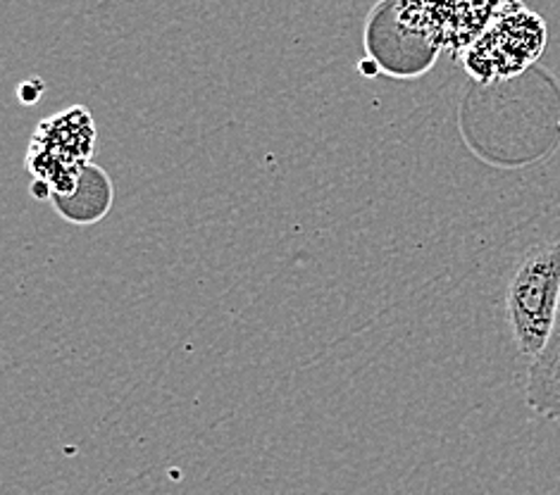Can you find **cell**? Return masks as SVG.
Returning a JSON list of instances; mask_svg holds the SVG:
<instances>
[{"mask_svg":"<svg viewBox=\"0 0 560 495\" xmlns=\"http://www.w3.org/2000/svg\"><path fill=\"white\" fill-rule=\"evenodd\" d=\"M560 310V240L539 244L517 262L505 288V315L517 351L535 360L549 343Z\"/></svg>","mask_w":560,"mask_h":495,"instance_id":"cell-1","label":"cell"},{"mask_svg":"<svg viewBox=\"0 0 560 495\" xmlns=\"http://www.w3.org/2000/svg\"><path fill=\"white\" fill-rule=\"evenodd\" d=\"M546 48V24L520 0H503L487 30L460 52L475 82L493 84L523 74Z\"/></svg>","mask_w":560,"mask_h":495,"instance_id":"cell-2","label":"cell"},{"mask_svg":"<svg viewBox=\"0 0 560 495\" xmlns=\"http://www.w3.org/2000/svg\"><path fill=\"white\" fill-rule=\"evenodd\" d=\"M96 129L84 108H70L36 127L26 167L48 196H70L89 167Z\"/></svg>","mask_w":560,"mask_h":495,"instance_id":"cell-3","label":"cell"},{"mask_svg":"<svg viewBox=\"0 0 560 495\" xmlns=\"http://www.w3.org/2000/svg\"><path fill=\"white\" fill-rule=\"evenodd\" d=\"M503 0H394L398 26L434 50L463 52L487 30Z\"/></svg>","mask_w":560,"mask_h":495,"instance_id":"cell-4","label":"cell"},{"mask_svg":"<svg viewBox=\"0 0 560 495\" xmlns=\"http://www.w3.org/2000/svg\"><path fill=\"white\" fill-rule=\"evenodd\" d=\"M527 408L544 420H560V310L549 343L527 372Z\"/></svg>","mask_w":560,"mask_h":495,"instance_id":"cell-5","label":"cell"}]
</instances>
